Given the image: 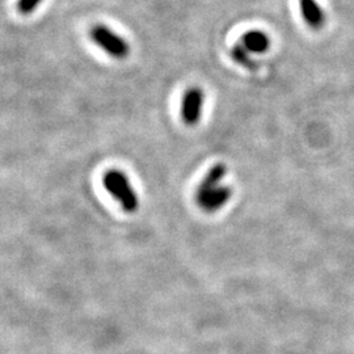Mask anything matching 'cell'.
I'll return each instance as SVG.
<instances>
[{"label":"cell","mask_w":354,"mask_h":354,"mask_svg":"<svg viewBox=\"0 0 354 354\" xmlns=\"http://www.w3.org/2000/svg\"><path fill=\"white\" fill-rule=\"evenodd\" d=\"M42 1L44 0H19L17 10L21 15L26 16V15L35 12Z\"/></svg>","instance_id":"9"},{"label":"cell","mask_w":354,"mask_h":354,"mask_svg":"<svg viewBox=\"0 0 354 354\" xmlns=\"http://www.w3.org/2000/svg\"><path fill=\"white\" fill-rule=\"evenodd\" d=\"M301 12L304 15V21L313 29H320L326 23V15L317 0H299Z\"/></svg>","instance_id":"6"},{"label":"cell","mask_w":354,"mask_h":354,"mask_svg":"<svg viewBox=\"0 0 354 354\" xmlns=\"http://www.w3.org/2000/svg\"><path fill=\"white\" fill-rule=\"evenodd\" d=\"M232 196V190L230 187L219 185L216 189L210 192L207 196H205L203 200L198 201L200 207L206 213H215L219 209H222L230 201Z\"/></svg>","instance_id":"5"},{"label":"cell","mask_w":354,"mask_h":354,"mask_svg":"<svg viewBox=\"0 0 354 354\" xmlns=\"http://www.w3.org/2000/svg\"><path fill=\"white\" fill-rule=\"evenodd\" d=\"M231 57L236 64H241L251 71L257 70L259 67V64H256V61H253L252 57L250 55V51L247 50L243 45H235L231 49Z\"/></svg>","instance_id":"8"},{"label":"cell","mask_w":354,"mask_h":354,"mask_svg":"<svg viewBox=\"0 0 354 354\" xmlns=\"http://www.w3.org/2000/svg\"><path fill=\"white\" fill-rule=\"evenodd\" d=\"M91 39L106 54L115 59H125L130 54V45L127 39L117 35L111 28L95 26L89 32Z\"/></svg>","instance_id":"2"},{"label":"cell","mask_w":354,"mask_h":354,"mask_svg":"<svg viewBox=\"0 0 354 354\" xmlns=\"http://www.w3.org/2000/svg\"><path fill=\"white\" fill-rule=\"evenodd\" d=\"M227 174V167L223 163H218L215 165L205 176L203 181L200 183L197 192H196V201L198 203L200 200H203L205 196H207L210 192L216 189L221 185V181L223 180V177Z\"/></svg>","instance_id":"4"},{"label":"cell","mask_w":354,"mask_h":354,"mask_svg":"<svg viewBox=\"0 0 354 354\" xmlns=\"http://www.w3.org/2000/svg\"><path fill=\"white\" fill-rule=\"evenodd\" d=\"M205 95L198 87H192L185 91L181 102V117L188 127H194L200 122L203 115Z\"/></svg>","instance_id":"3"},{"label":"cell","mask_w":354,"mask_h":354,"mask_svg":"<svg viewBox=\"0 0 354 354\" xmlns=\"http://www.w3.org/2000/svg\"><path fill=\"white\" fill-rule=\"evenodd\" d=\"M243 46L250 53H266L269 49L270 41L264 32L251 30L241 37Z\"/></svg>","instance_id":"7"},{"label":"cell","mask_w":354,"mask_h":354,"mask_svg":"<svg viewBox=\"0 0 354 354\" xmlns=\"http://www.w3.org/2000/svg\"><path fill=\"white\" fill-rule=\"evenodd\" d=\"M104 188L122 206L127 213H136L140 206V198L127 175L118 169L108 171L104 178Z\"/></svg>","instance_id":"1"}]
</instances>
